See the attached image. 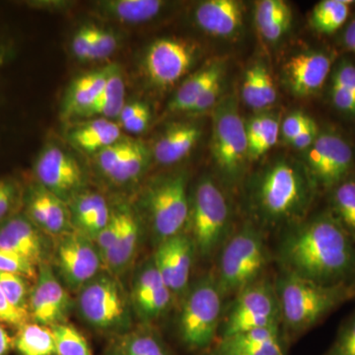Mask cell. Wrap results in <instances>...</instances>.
I'll use <instances>...</instances> for the list:
<instances>
[{"label":"cell","mask_w":355,"mask_h":355,"mask_svg":"<svg viewBox=\"0 0 355 355\" xmlns=\"http://www.w3.org/2000/svg\"><path fill=\"white\" fill-rule=\"evenodd\" d=\"M317 191L304 164L277 161L257 179L254 205L266 223L296 224L304 220Z\"/></svg>","instance_id":"obj_2"},{"label":"cell","mask_w":355,"mask_h":355,"mask_svg":"<svg viewBox=\"0 0 355 355\" xmlns=\"http://www.w3.org/2000/svg\"><path fill=\"white\" fill-rule=\"evenodd\" d=\"M282 331L288 342L355 297V284L324 286L284 272L275 286Z\"/></svg>","instance_id":"obj_3"},{"label":"cell","mask_w":355,"mask_h":355,"mask_svg":"<svg viewBox=\"0 0 355 355\" xmlns=\"http://www.w3.org/2000/svg\"><path fill=\"white\" fill-rule=\"evenodd\" d=\"M207 355H209V354H207Z\"/></svg>","instance_id":"obj_58"},{"label":"cell","mask_w":355,"mask_h":355,"mask_svg":"<svg viewBox=\"0 0 355 355\" xmlns=\"http://www.w3.org/2000/svg\"><path fill=\"white\" fill-rule=\"evenodd\" d=\"M280 132L279 121L275 116H270L268 125L258 140L248 148V159L256 160L270 151L279 139Z\"/></svg>","instance_id":"obj_44"},{"label":"cell","mask_w":355,"mask_h":355,"mask_svg":"<svg viewBox=\"0 0 355 355\" xmlns=\"http://www.w3.org/2000/svg\"><path fill=\"white\" fill-rule=\"evenodd\" d=\"M230 209L218 184L209 177L198 182L190 209V237L197 253L209 259L227 240Z\"/></svg>","instance_id":"obj_7"},{"label":"cell","mask_w":355,"mask_h":355,"mask_svg":"<svg viewBox=\"0 0 355 355\" xmlns=\"http://www.w3.org/2000/svg\"><path fill=\"white\" fill-rule=\"evenodd\" d=\"M291 7L284 0H261L256 2L254 20L261 37L268 42L279 41L291 28Z\"/></svg>","instance_id":"obj_29"},{"label":"cell","mask_w":355,"mask_h":355,"mask_svg":"<svg viewBox=\"0 0 355 355\" xmlns=\"http://www.w3.org/2000/svg\"><path fill=\"white\" fill-rule=\"evenodd\" d=\"M340 44L347 53L355 57V15L343 27L340 34Z\"/></svg>","instance_id":"obj_53"},{"label":"cell","mask_w":355,"mask_h":355,"mask_svg":"<svg viewBox=\"0 0 355 355\" xmlns=\"http://www.w3.org/2000/svg\"><path fill=\"white\" fill-rule=\"evenodd\" d=\"M13 350V340L0 323V355H9Z\"/></svg>","instance_id":"obj_55"},{"label":"cell","mask_w":355,"mask_h":355,"mask_svg":"<svg viewBox=\"0 0 355 355\" xmlns=\"http://www.w3.org/2000/svg\"><path fill=\"white\" fill-rule=\"evenodd\" d=\"M172 291L166 286L153 258L140 268L135 275L130 300L135 315L142 322H153L158 319L169 308Z\"/></svg>","instance_id":"obj_20"},{"label":"cell","mask_w":355,"mask_h":355,"mask_svg":"<svg viewBox=\"0 0 355 355\" xmlns=\"http://www.w3.org/2000/svg\"><path fill=\"white\" fill-rule=\"evenodd\" d=\"M282 326L268 327L218 338L209 355H287Z\"/></svg>","instance_id":"obj_21"},{"label":"cell","mask_w":355,"mask_h":355,"mask_svg":"<svg viewBox=\"0 0 355 355\" xmlns=\"http://www.w3.org/2000/svg\"><path fill=\"white\" fill-rule=\"evenodd\" d=\"M144 106V103L141 102H132L125 104L118 118L120 127L135 118Z\"/></svg>","instance_id":"obj_54"},{"label":"cell","mask_w":355,"mask_h":355,"mask_svg":"<svg viewBox=\"0 0 355 355\" xmlns=\"http://www.w3.org/2000/svg\"><path fill=\"white\" fill-rule=\"evenodd\" d=\"M151 156L153 151L144 141L133 139L127 155L107 181L116 187H127L137 183L146 172Z\"/></svg>","instance_id":"obj_36"},{"label":"cell","mask_w":355,"mask_h":355,"mask_svg":"<svg viewBox=\"0 0 355 355\" xmlns=\"http://www.w3.org/2000/svg\"><path fill=\"white\" fill-rule=\"evenodd\" d=\"M118 39L113 32L95 26L90 62L102 60L111 57L118 48Z\"/></svg>","instance_id":"obj_45"},{"label":"cell","mask_w":355,"mask_h":355,"mask_svg":"<svg viewBox=\"0 0 355 355\" xmlns=\"http://www.w3.org/2000/svg\"><path fill=\"white\" fill-rule=\"evenodd\" d=\"M0 272L16 273L34 282L38 277V268L18 254L0 249Z\"/></svg>","instance_id":"obj_43"},{"label":"cell","mask_w":355,"mask_h":355,"mask_svg":"<svg viewBox=\"0 0 355 355\" xmlns=\"http://www.w3.org/2000/svg\"><path fill=\"white\" fill-rule=\"evenodd\" d=\"M221 80L217 81V83L212 84L210 87L207 88L200 98L197 100V102L193 104L190 111L191 113H202V112L207 111L212 107H216L217 103H218L219 95L221 92Z\"/></svg>","instance_id":"obj_50"},{"label":"cell","mask_w":355,"mask_h":355,"mask_svg":"<svg viewBox=\"0 0 355 355\" xmlns=\"http://www.w3.org/2000/svg\"><path fill=\"white\" fill-rule=\"evenodd\" d=\"M34 173L37 183L67 203L86 190L85 173L78 160L55 144L44 146L40 153Z\"/></svg>","instance_id":"obj_13"},{"label":"cell","mask_w":355,"mask_h":355,"mask_svg":"<svg viewBox=\"0 0 355 355\" xmlns=\"http://www.w3.org/2000/svg\"><path fill=\"white\" fill-rule=\"evenodd\" d=\"M242 98L254 110L268 108L277 101L272 77L261 62H257L247 70L243 81Z\"/></svg>","instance_id":"obj_32"},{"label":"cell","mask_w":355,"mask_h":355,"mask_svg":"<svg viewBox=\"0 0 355 355\" xmlns=\"http://www.w3.org/2000/svg\"><path fill=\"white\" fill-rule=\"evenodd\" d=\"M29 282V279L16 273L0 272V288L14 307L27 315H29L28 303L32 287Z\"/></svg>","instance_id":"obj_40"},{"label":"cell","mask_w":355,"mask_h":355,"mask_svg":"<svg viewBox=\"0 0 355 355\" xmlns=\"http://www.w3.org/2000/svg\"><path fill=\"white\" fill-rule=\"evenodd\" d=\"M197 49L181 39L154 42L146 53L144 69L150 83L160 88L174 85L193 67Z\"/></svg>","instance_id":"obj_15"},{"label":"cell","mask_w":355,"mask_h":355,"mask_svg":"<svg viewBox=\"0 0 355 355\" xmlns=\"http://www.w3.org/2000/svg\"><path fill=\"white\" fill-rule=\"evenodd\" d=\"M121 231L116 244L102 259L105 270L120 277L132 265L140 242L141 227L137 217L128 207H119Z\"/></svg>","instance_id":"obj_23"},{"label":"cell","mask_w":355,"mask_h":355,"mask_svg":"<svg viewBox=\"0 0 355 355\" xmlns=\"http://www.w3.org/2000/svg\"><path fill=\"white\" fill-rule=\"evenodd\" d=\"M51 257L53 270L67 291L78 292L104 268L94 242L76 230L57 237Z\"/></svg>","instance_id":"obj_12"},{"label":"cell","mask_w":355,"mask_h":355,"mask_svg":"<svg viewBox=\"0 0 355 355\" xmlns=\"http://www.w3.org/2000/svg\"><path fill=\"white\" fill-rule=\"evenodd\" d=\"M150 110H149L146 104H144L139 114L132 120L128 121L127 123L121 125V128L127 130L128 132L132 133V135H140V133L146 132L147 127H148L149 121H150Z\"/></svg>","instance_id":"obj_52"},{"label":"cell","mask_w":355,"mask_h":355,"mask_svg":"<svg viewBox=\"0 0 355 355\" xmlns=\"http://www.w3.org/2000/svg\"><path fill=\"white\" fill-rule=\"evenodd\" d=\"M125 85L120 67L111 64L106 86L101 95L90 108L79 114L78 118L106 119L110 121L119 118L125 105Z\"/></svg>","instance_id":"obj_28"},{"label":"cell","mask_w":355,"mask_h":355,"mask_svg":"<svg viewBox=\"0 0 355 355\" xmlns=\"http://www.w3.org/2000/svg\"><path fill=\"white\" fill-rule=\"evenodd\" d=\"M314 120L311 116L301 112L292 113L284 119V123L280 125V132L282 137L287 142H291L299 133L305 130Z\"/></svg>","instance_id":"obj_49"},{"label":"cell","mask_w":355,"mask_h":355,"mask_svg":"<svg viewBox=\"0 0 355 355\" xmlns=\"http://www.w3.org/2000/svg\"><path fill=\"white\" fill-rule=\"evenodd\" d=\"M327 193L329 211L355 243V173Z\"/></svg>","instance_id":"obj_34"},{"label":"cell","mask_w":355,"mask_h":355,"mask_svg":"<svg viewBox=\"0 0 355 355\" xmlns=\"http://www.w3.org/2000/svg\"><path fill=\"white\" fill-rule=\"evenodd\" d=\"M109 71L110 65L102 69L88 72L72 81L62 103V118L67 120L78 118L79 114L90 108L104 90Z\"/></svg>","instance_id":"obj_24"},{"label":"cell","mask_w":355,"mask_h":355,"mask_svg":"<svg viewBox=\"0 0 355 355\" xmlns=\"http://www.w3.org/2000/svg\"><path fill=\"white\" fill-rule=\"evenodd\" d=\"M28 322H30L29 315L14 307L0 288V323L18 329Z\"/></svg>","instance_id":"obj_48"},{"label":"cell","mask_w":355,"mask_h":355,"mask_svg":"<svg viewBox=\"0 0 355 355\" xmlns=\"http://www.w3.org/2000/svg\"><path fill=\"white\" fill-rule=\"evenodd\" d=\"M121 231L120 216H119L118 209L112 210L111 218L107 224L106 227L103 229L101 232L98 234L94 239V244L99 252L101 259L104 258L105 254L108 253L116 244Z\"/></svg>","instance_id":"obj_46"},{"label":"cell","mask_w":355,"mask_h":355,"mask_svg":"<svg viewBox=\"0 0 355 355\" xmlns=\"http://www.w3.org/2000/svg\"><path fill=\"white\" fill-rule=\"evenodd\" d=\"M268 252L259 229L247 224L222 246L216 279L224 297L258 282Z\"/></svg>","instance_id":"obj_6"},{"label":"cell","mask_w":355,"mask_h":355,"mask_svg":"<svg viewBox=\"0 0 355 355\" xmlns=\"http://www.w3.org/2000/svg\"><path fill=\"white\" fill-rule=\"evenodd\" d=\"M76 307L83 321L102 333L123 336L132 328L130 295L120 279L106 270L77 292Z\"/></svg>","instance_id":"obj_5"},{"label":"cell","mask_w":355,"mask_h":355,"mask_svg":"<svg viewBox=\"0 0 355 355\" xmlns=\"http://www.w3.org/2000/svg\"><path fill=\"white\" fill-rule=\"evenodd\" d=\"M223 294L216 277H200L187 291L178 320V334L184 349L209 352L219 336Z\"/></svg>","instance_id":"obj_4"},{"label":"cell","mask_w":355,"mask_h":355,"mask_svg":"<svg viewBox=\"0 0 355 355\" xmlns=\"http://www.w3.org/2000/svg\"><path fill=\"white\" fill-rule=\"evenodd\" d=\"M70 216L74 230L79 231L94 214L108 207L106 198L94 191L84 190L69 202Z\"/></svg>","instance_id":"obj_38"},{"label":"cell","mask_w":355,"mask_h":355,"mask_svg":"<svg viewBox=\"0 0 355 355\" xmlns=\"http://www.w3.org/2000/svg\"><path fill=\"white\" fill-rule=\"evenodd\" d=\"M244 6L236 0H207L195 11L198 27L219 38H231L239 34L243 27Z\"/></svg>","instance_id":"obj_22"},{"label":"cell","mask_w":355,"mask_h":355,"mask_svg":"<svg viewBox=\"0 0 355 355\" xmlns=\"http://www.w3.org/2000/svg\"><path fill=\"white\" fill-rule=\"evenodd\" d=\"M23 200L20 184L12 178H0V225L10 218Z\"/></svg>","instance_id":"obj_41"},{"label":"cell","mask_w":355,"mask_h":355,"mask_svg":"<svg viewBox=\"0 0 355 355\" xmlns=\"http://www.w3.org/2000/svg\"><path fill=\"white\" fill-rule=\"evenodd\" d=\"M236 295L223 318L218 338L256 329L282 326L279 297L272 284L258 280Z\"/></svg>","instance_id":"obj_11"},{"label":"cell","mask_w":355,"mask_h":355,"mask_svg":"<svg viewBox=\"0 0 355 355\" xmlns=\"http://www.w3.org/2000/svg\"><path fill=\"white\" fill-rule=\"evenodd\" d=\"M324 355H355V311L343 322Z\"/></svg>","instance_id":"obj_42"},{"label":"cell","mask_w":355,"mask_h":355,"mask_svg":"<svg viewBox=\"0 0 355 355\" xmlns=\"http://www.w3.org/2000/svg\"><path fill=\"white\" fill-rule=\"evenodd\" d=\"M69 139L84 153L97 154L121 139V127L106 119H93L73 128Z\"/></svg>","instance_id":"obj_27"},{"label":"cell","mask_w":355,"mask_h":355,"mask_svg":"<svg viewBox=\"0 0 355 355\" xmlns=\"http://www.w3.org/2000/svg\"><path fill=\"white\" fill-rule=\"evenodd\" d=\"M165 4L161 0H107L97 2L100 12L125 24H140L154 19L161 13Z\"/></svg>","instance_id":"obj_30"},{"label":"cell","mask_w":355,"mask_h":355,"mask_svg":"<svg viewBox=\"0 0 355 355\" xmlns=\"http://www.w3.org/2000/svg\"><path fill=\"white\" fill-rule=\"evenodd\" d=\"M336 62V55L326 51L298 53L284 67L286 84L299 97L317 94L330 78Z\"/></svg>","instance_id":"obj_18"},{"label":"cell","mask_w":355,"mask_h":355,"mask_svg":"<svg viewBox=\"0 0 355 355\" xmlns=\"http://www.w3.org/2000/svg\"><path fill=\"white\" fill-rule=\"evenodd\" d=\"M94 33L95 25H85L74 34L71 41V51L77 60L90 62Z\"/></svg>","instance_id":"obj_47"},{"label":"cell","mask_w":355,"mask_h":355,"mask_svg":"<svg viewBox=\"0 0 355 355\" xmlns=\"http://www.w3.org/2000/svg\"><path fill=\"white\" fill-rule=\"evenodd\" d=\"M12 340L17 355H57L55 336L50 327L28 322L16 329Z\"/></svg>","instance_id":"obj_33"},{"label":"cell","mask_w":355,"mask_h":355,"mask_svg":"<svg viewBox=\"0 0 355 355\" xmlns=\"http://www.w3.org/2000/svg\"><path fill=\"white\" fill-rule=\"evenodd\" d=\"M223 69L221 62H212L186 79L170 103V110L174 112L190 111L207 88L221 80Z\"/></svg>","instance_id":"obj_31"},{"label":"cell","mask_w":355,"mask_h":355,"mask_svg":"<svg viewBox=\"0 0 355 355\" xmlns=\"http://www.w3.org/2000/svg\"><path fill=\"white\" fill-rule=\"evenodd\" d=\"M121 336L116 343L121 355H173L162 338L149 329L128 331Z\"/></svg>","instance_id":"obj_37"},{"label":"cell","mask_w":355,"mask_h":355,"mask_svg":"<svg viewBox=\"0 0 355 355\" xmlns=\"http://www.w3.org/2000/svg\"><path fill=\"white\" fill-rule=\"evenodd\" d=\"M304 166L318 190L328 193L355 173V149L345 135L333 128L320 130L304 151Z\"/></svg>","instance_id":"obj_10"},{"label":"cell","mask_w":355,"mask_h":355,"mask_svg":"<svg viewBox=\"0 0 355 355\" xmlns=\"http://www.w3.org/2000/svg\"><path fill=\"white\" fill-rule=\"evenodd\" d=\"M284 272L324 284H355V243L327 209L294 224L280 241Z\"/></svg>","instance_id":"obj_1"},{"label":"cell","mask_w":355,"mask_h":355,"mask_svg":"<svg viewBox=\"0 0 355 355\" xmlns=\"http://www.w3.org/2000/svg\"><path fill=\"white\" fill-rule=\"evenodd\" d=\"M212 128L211 153L222 174L230 181L241 175L248 159L246 125L233 96L216 104Z\"/></svg>","instance_id":"obj_9"},{"label":"cell","mask_w":355,"mask_h":355,"mask_svg":"<svg viewBox=\"0 0 355 355\" xmlns=\"http://www.w3.org/2000/svg\"><path fill=\"white\" fill-rule=\"evenodd\" d=\"M196 254L193 239L184 232L157 245L153 261L173 294L183 293L188 288Z\"/></svg>","instance_id":"obj_17"},{"label":"cell","mask_w":355,"mask_h":355,"mask_svg":"<svg viewBox=\"0 0 355 355\" xmlns=\"http://www.w3.org/2000/svg\"><path fill=\"white\" fill-rule=\"evenodd\" d=\"M105 355H121L120 352H119L118 347H116V345H111L108 349L105 352Z\"/></svg>","instance_id":"obj_57"},{"label":"cell","mask_w":355,"mask_h":355,"mask_svg":"<svg viewBox=\"0 0 355 355\" xmlns=\"http://www.w3.org/2000/svg\"><path fill=\"white\" fill-rule=\"evenodd\" d=\"M320 128H318L316 121H313L311 125H308L305 130L299 133L297 137H294L293 139L289 142V144L298 149V150L306 151L316 140L318 135H319Z\"/></svg>","instance_id":"obj_51"},{"label":"cell","mask_w":355,"mask_h":355,"mask_svg":"<svg viewBox=\"0 0 355 355\" xmlns=\"http://www.w3.org/2000/svg\"><path fill=\"white\" fill-rule=\"evenodd\" d=\"M7 55H8V51L3 44H0V67L6 64L7 60Z\"/></svg>","instance_id":"obj_56"},{"label":"cell","mask_w":355,"mask_h":355,"mask_svg":"<svg viewBox=\"0 0 355 355\" xmlns=\"http://www.w3.org/2000/svg\"><path fill=\"white\" fill-rule=\"evenodd\" d=\"M57 355H94L85 336L73 324L64 323L51 327Z\"/></svg>","instance_id":"obj_39"},{"label":"cell","mask_w":355,"mask_h":355,"mask_svg":"<svg viewBox=\"0 0 355 355\" xmlns=\"http://www.w3.org/2000/svg\"><path fill=\"white\" fill-rule=\"evenodd\" d=\"M74 302L50 263H42L30 291V321L51 327L67 323Z\"/></svg>","instance_id":"obj_14"},{"label":"cell","mask_w":355,"mask_h":355,"mask_svg":"<svg viewBox=\"0 0 355 355\" xmlns=\"http://www.w3.org/2000/svg\"><path fill=\"white\" fill-rule=\"evenodd\" d=\"M0 249L22 257L39 268L50 263L53 248L44 234L24 212L14 214L0 225Z\"/></svg>","instance_id":"obj_16"},{"label":"cell","mask_w":355,"mask_h":355,"mask_svg":"<svg viewBox=\"0 0 355 355\" xmlns=\"http://www.w3.org/2000/svg\"><path fill=\"white\" fill-rule=\"evenodd\" d=\"M198 125H177L166 130L156 141L153 156L161 165H172L188 156L200 137Z\"/></svg>","instance_id":"obj_25"},{"label":"cell","mask_w":355,"mask_h":355,"mask_svg":"<svg viewBox=\"0 0 355 355\" xmlns=\"http://www.w3.org/2000/svg\"><path fill=\"white\" fill-rule=\"evenodd\" d=\"M26 216L49 237L74 231L67 203L38 183L31 184L23 198Z\"/></svg>","instance_id":"obj_19"},{"label":"cell","mask_w":355,"mask_h":355,"mask_svg":"<svg viewBox=\"0 0 355 355\" xmlns=\"http://www.w3.org/2000/svg\"><path fill=\"white\" fill-rule=\"evenodd\" d=\"M354 3L352 0H322L311 11V27L320 34H336L349 22Z\"/></svg>","instance_id":"obj_35"},{"label":"cell","mask_w":355,"mask_h":355,"mask_svg":"<svg viewBox=\"0 0 355 355\" xmlns=\"http://www.w3.org/2000/svg\"><path fill=\"white\" fill-rule=\"evenodd\" d=\"M329 97L338 113L355 120V62L349 58L336 60L330 76Z\"/></svg>","instance_id":"obj_26"},{"label":"cell","mask_w":355,"mask_h":355,"mask_svg":"<svg viewBox=\"0 0 355 355\" xmlns=\"http://www.w3.org/2000/svg\"><path fill=\"white\" fill-rule=\"evenodd\" d=\"M187 175L175 173L160 178L147 189L144 205L156 244L183 233L190 216Z\"/></svg>","instance_id":"obj_8"}]
</instances>
